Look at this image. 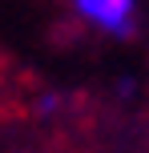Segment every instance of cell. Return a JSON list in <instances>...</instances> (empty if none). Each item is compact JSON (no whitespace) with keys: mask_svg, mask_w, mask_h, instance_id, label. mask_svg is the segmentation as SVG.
<instances>
[{"mask_svg":"<svg viewBox=\"0 0 149 153\" xmlns=\"http://www.w3.org/2000/svg\"><path fill=\"white\" fill-rule=\"evenodd\" d=\"M73 8L85 24H93L117 40L133 36L137 28V0H73Z\"/></svg>","mask_w":149,"mask_h":153,"instance_id":"cell-1","label":"cell"}]
</instances>
